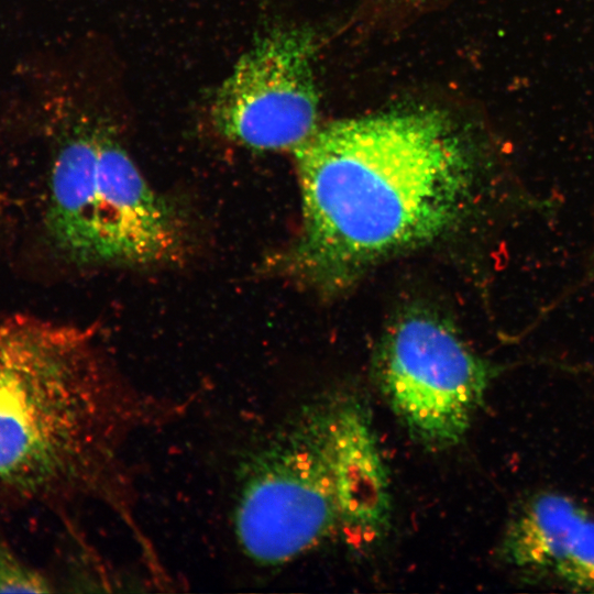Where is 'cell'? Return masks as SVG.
<instances>
[{
	"mask_svg": "<svg viewBox=\"0 0 594 594\" xmlns=\"http://www.w3.org/2000/svg\"><path fill=\"white\" fill-rule=\"evenodd\" d=\"M294 153L302 228L288 267L323 286L446 233L482 174V151L435 109L334 121Z\"/></svg>",
	"mask_w": 594,
	"mask_h": 594,
	"instance_id": "1",
	"label": "cell"
},
{
	"mask_svg": "<svg viewBox=\"0 0 594 594\" xmlns=\"http://www.w3.org/2000/svg\"><path fill=\"white\" fill-rule=\"evenodd\" d=\"M315 52L312 35L302 30L261 35L213 90L210 127L251 150H297L317 131Z\"/></svg>",
	"mask_w": 594,
	"mask_h": 594,
	"instance_id": "6",
	"label": "cell"
},
{
	"mask_svg": "<svg viewBox=\"0 0 594 594\" xmlns=\"http://www.w3.org/2000/svg\"><path fill=\"white\" fill-rule=\"evenodd\" d=\"M54 156L46 213L57 250L84 266H151L180 260L187 231L176 207L145 179L109 107L80 99Z\"/></svg>",
	"mask_w": 594,
	"mask_h": 594,
	"instance_id": "3",
	"label": "cell"
},
{
	"mask_svg": "<svg viewBox=\"0 0 594 594\" xmlns=\"http://www.w3.org/2000/svg\"><path fill=\"white\" fill-rule=\"evenodd\" d=\"M393 411L420 443H459L484 402L492 367L442 321L414 315L388 332L376 365Z\"/></svg>",
	"mask_w": 594,
	"mask_h": 594,
	"instance_id": "5",
	"label": "cell"
},
{
	"mask_svg": "<svg viewBox=\"0 0 594 594\" xmlns=\"http://www.w3.org/2000/svg\"><path fill=\"white\" fill-rule=\"evenodd\" d=\"M234 531L243 552L267 565L298 558L338 532L316 407L249 461L235 504Z\"/></svg>",
	"mask_w": 594,
	"mask_h": 594,
	"instance_id": "4",
	"label": "cell"
},
{
	"mask_svg": "<svg viewBox=\"0 0 594 594\" xmlns=\"http://www.w3.org/2000/svg\"><path fill=\"white\" fill-rule=\"evenodd\" d=\"M499 556L528 576L594 592V516L562 494L535 495L508 522Z\"/></svg>",
	"mask_w": 594,
	"mask_h": 594,
	"instance_id": "8",
	"label": "cell"
},
{
	"mask_svg": "<svg viewBox=\"0 0 594 594\" xmlns=\"http://www.w3.org/2000/svg\"><path fill=\"white\" fill-rule=\"evenodd\" d=\"M78 329L0 323V488L38 499H120L128 437L162 414Z\"/></svg>",
	"mask_w": 594,
	"mask_h": 594,
	"instance_id": "2",
	"label": "cell"
},
{
	"mask_svg": "<svg viewBox=\"0 0 594 594\" xmlns=\"http://www.w3.org/2000/svg\"><path fill=\"white\" fill-rule=\"evenodd\" d=\"M331 475L338 532L356 550L375 546L391 522V487L369 408L342 394L317 406Z\"/></svg>",
	"mask_w": 594,
	"mask_h": 594,
	"instance_id": "7",
	"label": "cell"
},
{
	"mask_svg": "<svg viewBox=\"0 0 594 594\" xmlns=\"http://www.w3.org/2000/svg\"><path fill=\"white\" fill-rule=\"evenodd\" d=\"M50 582L0 541V593H46Z\"/></svg>",
	"mask_w": 594,
	"mask_h": 594,
	"instance_id": "9",
	"label": "cell"
}]
</instances>
